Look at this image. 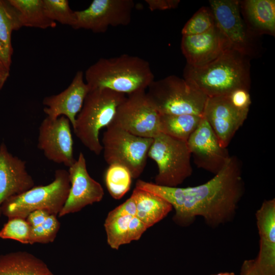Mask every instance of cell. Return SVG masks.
I'll return each instance as SVG.
<instances>
[{
	"label": "cell",
	"instance_id": "cell-5",
	"mask_svg": "<svg viewBox=\"0 0 275 275\" xmlns=\"http://www.w3.org/2000/svg\"><path fill=\"white\" fill-rule=\"evenodd\" d=\"M70 188L68 171L58 169L51 183L34 186L22 194L10 198L1 206L0 213L8 219H25L30 213L39 210L57 216L66 201Z\"/></svg>",
	"mask_w": 275,
	"mask_h": 275
},
{
	"label": "cell",
	"instance_id": "cell-25",
	"mask_svg": "<svg viewBox=\"0 0 275 275\" xmlns=\"http://www.w3.org/2000/svg\"><path fill=\"white\" fill-rule=\"evenodd\" d=\"M16 11L21 27L54 28L56 22L47 15L43 0H9Z\"/></svg>",
	"mask_w": 275,
	"mask_h": 275
},
{
	"label": "cell",
	"instance_id": "cell-22",
	"mask_svg": "<svg viewBox=\"0 0 275 275\" xmlns=\"http://www.w3.org/2000/svg\"><path fill=\"white\" fill-rule=\"evenodd\" d=\"M136 205V216L149 228L163 219L173 209L162 198L135 188L131 195Z\"/></svg>",
	"mask_w": 275,
	"mask_h": 275
},
{
	"label": "cell",
	"instance_id": "cell-17",
	"mask_svg": "<svg viewBox=\"0 0 275 275\" xmlns=\"http://www.w3.org/2000/svg\"><path fill=\"white\" fill-rule=\"evenodd\" d=\"M89 91L83 71H78L66 89L58 94L43 99L42 103L45 106L43 111L46 117L51 119L62 116L66 117L73 127Z\"/></svg>",
	"mask_w": 275,
	"mask_h": 275
},
{
	"label": "cell",
	"instance_id": "cell-33",
	"mask_svg": "<svg viewBox=\"0 0 275 275\" xmlns=\"http://www.w3.org/2000/svg\"><path fill=\"white\" fill-rule=\"evenodd\" d=\"M149 9L153 11L174 9L178 7L179 0H146Z\"/></svg>",
	"mask_w": 275,
	"mask_h": 275
},
{
	"label": "cell",
	"instance_id": "cell-26",
	"mask_svg": "<svg viewBox=\"0 0 275 275\" xmlns=\"http://www.w3.org/2000/svg\"><path fill=\"white\" fill-rule=\"evenodd\" d=\"M202 117L191 114H160V132L174 139L187 142L198 127Z\"/></svg>",
	"mask_w": 275,
	"mask_h": 275
},
{
	"label": "cell",
	"instance_id": "cell-36",
	"mask_svg": "<svg viewBox=\"0 0 275 275\" xmlns=\"http://www.w3.org/2000/svg\"><path fill=\"white\" fill-rule=\"evenodd\" d=\"M10 68L0 62V90L3 88L10 75Z\"/></svg>",
	"mask_w": 275,
	"mask_h": 275
},
{
	"label": "cell",
	"instance_id": "cell-30",
	"mask_svg": "<svg viewBox=\"0 0 275 275\" xmlns=\"http://www.w3.org/2000/svg\"><path fill=\"white\" fill-rule=\"evenodd\" d=\"M31 228V226L25 218H9L0 231V238L16 240L23 244H30Z\"/></svg>",
	"mask_w": 275,
	"mask_h": 275
},
{
	"label": "cell",
	"instance_id": "cell-19",
	"mask_svg": "<svg viewBox=\"0 0 275 275\" xmlns=\"http://www.w3.org/2000/svg\"><path fill=\"white\" fill-rule=\"evenodd\" d=\"M25 161L10 153L4 143L0 145V207L11 197L35 186Z\"/></svg>",
	"mask_w": 275,
	"mask_h": 275
},
{
	"label": "cell",
	"instance_id": "cell-7",
	"mask_svg": "<svg viewBox=\"0 0 275 275\" xmlns=\"http://www.w3.org/2000/svg\"><path fill=\"white\" fill-rule=\"evenodd\" d=\"M191 153L187 142L160 133L153 138L148 157L156 163L157 185L177 187L191 176Z\"/></svg>",
	"mask_w": 275,
	"mask_h": 275
},
{
	"label": "cell",
	"instance_id": "cell-21",
	"mask_svg": "<svg viewBox=\"0 0 275 275\" xmlns=\"http://www.w3.org/2000/svg\"><path fill=\"white\" fill-rule=\"evenodd\" d=\"M0 275H54L46 264L34 255L17 251L0 256Z\"/></svg>",
	"mask_w": 275,
	"mask_h": 275
},
{
	"label": "cell",
	"instance_id": "cell-20",
	"mask_svg": "<svg viewBox=\"0 0 275 275\" xmlns=\"http://www.w3.org/2000/svg\"><path fill=\"white\" fill-rule=\"evenodd\" d=\"M240 4L245 24L251 34L274 36V0H246Z\"/></svg>",
	"mask_w": 275,
	"mask_h": 275
},
{
	"label": "cell",
	"instance_id": "cell-3",
	"mask_svg": "<svg viewBox=\"0 0 275 275\" xmlns=\"http://www.w3.org/2000/svg\"><path fill=\"white\" fill-rule=\"evenodd\" d=\"M90 91L106 89L124 94L145 90L154 80L150 63L127 54L100 58L84 74Z\"/></svg>",
	"mask_w": 275,
	"mask_h": 275
},
{
	"label": "cell",
	"instance_id": "cell-9",
	"mask_svg": "<svg viewBox=\"0 0 275 275\" xmlns=\"http://www.w3.org/2000/svg\"><path fill=\"white\" fill-rule=\"evenodd\" d=\"M160 116L142 90L127 95L111 124L133 135L153 139L160 133Z\"/></svg>",
	"mask_w": 275,
	"mask_h": 275
},
{
	"label": "cell",
	"instance_id": "cell-4",
	"mask_svg": "<svg viewBox=\"0 0 275 275\" xmlns=\"http://www.w3.org/2000/svg\"><path fill=\"white\" fill-rule=\"evenodd\" d=\"M125 94L106 89L90 91L77 115L74 132L81 143L96 155L103 150L99 134L112 122L118 106L126 98Z\"/></svg>",
	"mask_w": 275,
	"mask_h": 275
},
{
	"label": "cell",
	"instance_id": "cell-6",
	"mask_svg": "<svg viewBox=\"0 0 275 275\" xmlns=\"http://www.w3.org/2000/svg\"><path fill=\"white\" fill-rule=\"evenodd\" d=\"M146 95L160 114L203 116L208 98L183 78L170 75L154 80Z\"/></svg>",
	"mask_w": 275,
	"mask_h": 275
},
{
	"label": "cell",
	"instance_id": "cell-18",
	"mask_svg": "<svg viewBox=\"0 0 275 275\" xmlns=\"http://www.w3.org/2000/svg\"><path fill=\"white\" fill-rule=\"evenodd\" d=\"M256 217L260 237L256 269L259 275H275V199L264 201Z\"/></svg>",
	"mask_w": 275,
	"mask_h": 275
},
{
	"label": "cell",
	"instance_id": "cell-35",
	"mask_svg": "<svg viewBox=\"0 0 275 275\" xmlns=\"http://www.w3.org/2000/svg\"><path fill=\"white\" fill-rule=\"evenodd\" d=\"M240 275H259L254 259L245 260L241 268Z\"/></svg>",
	"mask_w": 275,
	"mask_h": 275
},
{
	"label": "cell",
	"instance_id": "cell-32",
	"mask_svg": "<svg viewBox=\"0 0 275 275\" xmlns=\"http://www.w3.org/2000/svg\"><path fill=\"white\" fill-rule=\"evenodd\" d=\"M232 104L237 108L249 112L251 103L249 89L239 88L235 89L227 94Z\"/></svg>",
	"mask_w": 275,
	"mask_h": 275
},
{
	"label": "cell",
	"instance_id": "cell-23",
	"mask_svg": "<svg viewBox=\"0 0 275 275\" xmlns=\"http://www.w3.org/2000/svg\"><path fill=\"white\" fill-rule=\"evenodd\" d=\"M134 216L123 204L108 212L104 226L107 243L112 249L118 250L122 245L131 242L130 224Z\"/></svg>",
	"mask_w": 275,
	"mask_h": 275
},
{
	"label": "cell",
	"instance_id": "cell-14",
	"mask_svg": "<svg viewBox=\"0 0 275 275\" xmlns=\"http://www.w3.org/2000/svg\"><path fill=\"white\" fill-rule=\"evenodd\" d=\"M186 142L197 166L214 175L223 168L231 156L227 148L221 145L203 116Z\"/></svg>",
	"mask_w": 275,
	"mask_h": 275
},
{
	"label": "cell",
	"instance_id": "cell-27",
	"mask_svg": "<svg viewBox=\"0 0 275 275\" xmlns=\"http://www.w3.org/2000/svg\"><path fill=\"white\" fill-rule=\"evenodd\" d=\"M132 178L129 170L119 164L109 165L104 175L107 189L116 200L120 199L129 191Z\"/></svg>",
	"mask_w": 275,
	"mask_h": 275
},
{
	"label": "cell",
	"instance_id": "cell-34",
	"mask_svg": "<svg viewBox=\"0 0 275 275\" xmlns=\"http://www.w3.org/2000/svg\"><path fill=\"white\" fill-rule=\"evenodd\" d=\"M49 215L45 210H35L30 213L25 219L31 227H36L43 224Z\"/></svg>",
	"mask_w": 275,
	"mask_h": 275
},
{
	"label": "cell",
	"instance_id": "cell-37",
	"mask_svg": "<svg viewBox=\"0 0 275 275\" xmlns=\"http://www.w3.org/2000/svg\"><path fill=\"white\" fill-rule=\"evenodd\" d=\"M211 275H236L234 272H219L216 274H213Z\"/></svg>",
	"mask_w": 275,
	"mask_h": 275
},
{
	"label": "cell",
	"instance_id": "cell-31",
	"mask_svg": "<svg viewBox=\"0 0 275 275\" xmlns=\"http://www.w3.org/2000/svg\"><path fill=\"white\" fill-rule=\"evenodd\" d=\"M60 227V224L56 215H49L41 225L31 227L30 244H33L35 243L44 244L53 242Z\"/></svg>",
	"mask_w": 275,
	"mask_h": 275
},
{
	"label": "cell",
	"instance_id": "cell-2",
	"mask_svg": "<svg viewBox=\"0 0 275 275\" xmlns=\"http://www.w3.org/2000/svg\"><path fill=\"white\" fill-rule=\"evenodd\" d=\"M248 57L229 48L204 66L194 67L186 64L183 78L208 97L227 95L239 88L249 89Z\"/></svg>",
	"mask_w": 275,
	"mask_h": 275
},
{
	"label": "cell",
	"instance_id": "cell-13",
	"mask_svg": "<svg viewBox=\"0 0 275 275\" xmlns=\"http://www.w3.org/2000/svg\"><path fill=\"white\" fill-rule=\"evenodd\" d=\"M68 171L70 188L66 201L58 215L60 217L77 212L87 205L99 202L104 196L101 185L89 175L82 152Z\"/></svg>",
	"mask_w": 275,
	"mask_h": 275
},
{
	"label": "cell",
	"instance_id": "cell-12",
	"mask_svg": "<svg viewBox=\"0 0 275 275\" xmlns=\"http://www.w3.org/2000/svg\"><path fill=\"white\" fill-rule=\"evenodd\" d=\"M210 9L215 25L231 48L249 56L251 53V33L240 14L236 0H210Z\"/></svg>",
	"mask_w": 275,
	"mask_h": 275
},
{
	"label": "cell",
	"instance_id": "cell-8",
	"mask_svg": "<svg viewBox=\"0 0 275 275\" xmlns=\"http://www.w3.org/2000/svg\"><path fill=\"white\" fill-rule=\"evenodd\" d=\"M153 139L133 135L110 124L103 134V157L108 164L126 167L132 178H139L146 166L148 153Z\"/></svg>",
	"mask_w": 275,
	"mask_h": 275
},
{
	"label": "cell",
	"instance_id": "cell-15",
	"mask_svg": "<svg viewBox=\"0 0 275 275\" xmlns=\"http://www.w3.org/2000/svg\"><path fill=\"white\" fill-rule=\"evenodd\" d=\"M249 112L234 106L228 95L208 97L203 117L217 136L221 145L227 148L246 120Z\"/></svg>",
	"mask_w": 275,
	"mask_h": 275
},
{
	"label": "cell",
	"instance_id": "cell-10",
	"mask_svg": "<svg viewBox=\"0 0 275 275\" xmlns=\"http://www.w3.org/2000/svg\"><path fill=\"white\" fill-rule=\"evenodd\" d=\"M135 4L133 0H94L82 10L75 11V30L95 33L105 32L109 26L128 25Z\"/></svg>",
	"mask_w": 275,
	"mask_h": 275
},
{
	"label": "cell",
	"instance_id": "cell-16",
	"mask_svg": "<svg viewBox=\"0 0 275 275\" xmlns=\"http://www.w3.org/2000/svg\"><path fill=\"white\" fill-rule=\"evenodd\" d=\"M181 48L187 64L194 67L204 66L231 48L216 25L198 35L182 36Z\"/></svg>",
	"mask_w": 275,
	"mask_h": 275
},
{
	"label": "cell",
	"instance_id": "cell-11",
	"mask_svg": "<svg viewBox=\"0 0 275 275\" xmlns=\"http://www.w3.org/2000/svg\"><path fill=\"white\" fill-rule=\"evenodd\" d=\"M70 123L63 116L56 119L46 117L39 126L37 144L47 159L69 168L76 161Z\"/></svg>",
	"mask_w": 275,
	"mask_h": 275
},
{
	"label": "cell",
	"instance_id": "cell-29",
	"mask_svg": "<svg viewBox=\"0 0 275 275\" xmlns=\"http://www.w3.org/2000/svg\"><path fill=\"white\" fill-rule=\"evenodd\" d=\"M47 16L53 21L68 25L72 28L76 22L75 11L70 7L67 0H43Z\"/></svg>",
	"mask_w": 275,
	"mask_h": 275
},
{
	"label": "cell",
	"instance_id": "cell-1",
	"mask_svg": "<svg viewBox=\"0 0 275 275\" xmlns=\"http://www.w3.org/2000/svg\"><path fill=\"white\" fill-rule=\"evenodd\" d=\"M156 195L174 208L173 221L186 227L197 216L215 227L232 219L244 191L242 166L231 156L223 168L206 183L193 187H167L138 180L135 187Z\"/></svg>",
	"mask_w": 275,
	"mask_h": 275
},
{
	"label": "cell",
	"instance_id": "cell-24",
	"mask_svg": "<svg viewBox=\"0 0 275 275\" xmlns=\"http://www.w3.org/2000/svg\"><path fill=\"white\" fill-rule=\"evenodd\" d=\"M21 28L16 11L9 0H0V62L9 68L13 53L12 33Z\"/></svg>",
	"mask_w": 275,
	"mask_h": 275
},
{
	"label": "cell",
	"instance_id": "cell-28",
	"mask_svg": "<svg viewBox=\"0 0 275 275\" xmlns=\"http://www.w3.org/2000/svg\"><path fill=\"white\" fill-rule=\"evenodd\" d=\"M215 25L214 18L210 8H201L186 23L182 30V36H190L205 33Z\"/></svg>",
	"mask_w": 275,
	"mask_h": 275
}]
</instances>
